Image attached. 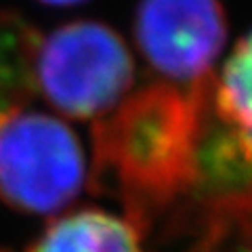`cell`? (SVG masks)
<instances>
[{"label":"cell","mask_w":252,"mask_h":252,"mask_svg":"<svg viewBox=\"0 0 252 252\" xmlns=\"http://www.w3.org/2000/svg\"><path fill=\"white\" fill-rule=\"evenodd\" d=\"M89 177L76 132L55 116L23 107L0 118V200L30 215L72 204Z\"/></svg>","instance_id":"3"},{"label":"cell","mask_w":252,"mask_h":252,"mask_svg":"<svg viewBox=\"0 0 252 252\" xmlns=\"http://www.w3.org/2000/svg\"><path fill=\"white\" fill-rule=\"evenodd\" d=\"M28 252H145L135 220L105 210H78L46 227Z\"/></svg>","instance_id":"5"},{"label":"cell","mask_w":252,"mask_h":252,"mask_svg":"<svg viewBox=\"0 0 252 252\" xmlns=\"http://www.w3.org/2000/svg\"><path fill=\"white\" fill-rule=\"evenodd\" d=\"M210 93L233 147L252 168V32L235 44Z\"/></svg>","instance_id":"6"},{"label":"cell","mask_w":252,"mask_h":252,"mask_svg":"<svg viewBox=\"0 0 252 252\" xmlns=\"http://www.w3.org/2000/svg\"><path fill=\"white\" fill-rule=\"evenodd\" d=\"M135 40L168 84L200 89L227 42V15L220 0H141Z\"/></svg>","instance_id":"4"},{"label":"cell","mask_w":252,"mask_h":252,"mask_svg":"<svg viewBox=\"0 0 252 252\" xmlns=\"http://www.w3.org/2000/svg\"><path fill=\"white\" fill-rule=\"evenodd\" d=\"M0 252H6V250H0Z\"/></svg>","instance_id":"9"},{"label":"cell","mask_w":252,"mask_h":252,"mask_svg":"<svg viewBox=\"0 0 252 252\" xmlns=\"http://www.w3.org/2000/svg\"><path fill=\"white\" fill-rule=\"evenodd\" d=\"M210 82H158L122 99L93 126L94 179H112L128 202L162 204L200 179Z\"/></svg>","instance_id":"1"},{"label":"cell","mask_w":252,"mask_h":252,"mask_svg":"<svg viewBox=\"0 0 252 252\" xmlns=\"http://www.w3.org/2000/svg\"><path fill=\"white\" fill-rule=\"evenodd\" d=\"M132 82V55L105 23L72 21L36 38L32 86L63 116L99 120L126 97Z\"/></svg>","instance_id":"2"},{"label":"cell","mask_w":252,"mask_h":252,"mask_svg":"<svg viewBox=\"0 0 252 252\" xmlns=\"http://www.w3.org/2000/svg\"><path fill=\"white\" fill-rule=\"evenodd\" d=\"M44 4H51V6H72V4H80L84 0H40Z\"/></svg>","instance_id":"8"},{"label":"cell","mask_w":252,"mask_h":252,"mask_svg":"<svg viewBox=\"0 0 252 252\" xmlns=\"http://www.w3.org/2000/svg\"><path fill=\"white\" fill-rule=\"evenodd\" d=\"M38 32L19 15L0 9V118L26 105L34 94L32 51Z\"/></svg>","instance_id":"7"}]
</instances>
